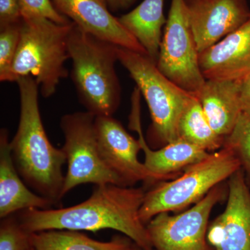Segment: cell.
Wrapping results in <instances>:
<instances>
[{"mask_svg": "<svg viewBox=\"0 0 250 250\" xmlns=\"http://www.w3.org/2000/svg\"><path fill=\"white\" fill-rule=\"evenodd\" d=\"M199 54L185 0H172L156 66L174 84L196 95L207 80Z\"/></svg>", "mask_w": 250, "mask_h": 250, "instance_id": "cell-8", "label": "cell"}, {"mask_svg": "<svg viewBox=\"0 0 250 250\" xmlns=\"http://www.w3.org/2000/svg\"><path fill=\"white\" fill-rule=\"evenodd\" d=\"M110 11H117L129 9L136 3V0H106Z\"/></svg>", "mask_w": 250, "mask_h": 250, "instance_id": "cell-27", "label": "cell"}, {"mask_svg": "<svg viewBox=\"0 0 250 250\" xmlns=\"http://www.w3.org/2000/svg\"><path fill=\"white\" fill-rule=\"evenodd\" d=\"M95 129L102 159L124 187H134L141 182L156 183L144 163L139 161L142 147L139 139L131 136L121 122L113 116H97Z\"/></svg>", "mask_w": 250, "mask_h": 250, "instance_id": "cell-10", "label": "cell"}, {"mask_svg": "<svg viewBox=\"0 0 250 250\" xmlns=\"http://www.w3.org/2000/svg\"><path fill=\"white\" fill-rule=\"evenodd\" d=\"M241 169L239 161L230 148L223 146L203 160L189 166L180 177L157 182L146 190L140 209L145 225L161 213L180 211L200 202L211 189Z\"/></svg>", "mask_w": 250, "mask_h": 250, "instance_id": "cell-5", "label": "cell"}, {"mask_svg": "<svg viewBox=\"0 0 250 250\" xmlns=\"http://www.w3.org/2000/svg\"><path fill=\"white\" fill-rule=\"evenodd\" d=\"M141 95L139 88H135L131 97L129 126L139 134V141L145 153V166L156 182L173 179L181 171L208 156L209 152L182 140L168 143L157 149L149 147L141 128Z\"/></svg>", "mask_w": 250, "mask_h": 250, "instance_id": "cell-14", "label": "cell"}, {"mask_svg": "<svg viewBox=\"0 0 250 250\" xmlns=\"http://www.w3.org/2000/svg\"><path fill=\"white\" fill-rule=\"evenodd\" d=\"M33 250V248H32V247H31V248H30V249H29V250Z\"/></svg>", "mask_w": 250, "mask_h": 250, "instance_id": "cell-29", "label": "cell"}, {"mask_svg": "<svg viewBox=\"0 0 250 250\" xmlns=\"http://www.w3.org/2000/svg\"><path fill=\"white\" fill-rule=\"evenodd\" d=\"M54 7L71 22L101 40L147 55L138 41L111 14L106 0H52Z\"/></svg>", "mask_w": 250, "mask_h": 250, "instance_id": "cell-13", "label": "cell"}, {"mask_svg": "<svg viewBox=\"0 0 250 250\" xmlns=\"http://www.w3.org/2000/svg\"><path fill=\"white\" fill-rule=\"evenodd\" d=\"M118 62L129 72L150 112L148 146L161 148L178 141L177 124L190 94L163 75L147 55L118 47Z\"/></svg>", "mask_w": 250, "mask_h": 250, "instance_id": "cell-6", "label": "cell"}, {"mask_svg": "<svg viewBox=\"0 0 250 250\" xmlns=\"http://www.w3.org/2000/svg\"><path fill=\"white\" fill-rule=\"evenodd\" d=\"M54 205L24 183L13 161L8 130H0V218L29 208L49 209Z\"/></svg>", "mask_w": 250, "mask_h": 250, "instance_id": "cell-16", "label": "cell"}, {"mask_svg": "<svg viewBox=\"0 0 250 250\" xmlns=\"http://www.w3.org/2000/svg\"><path fill=\"white\" fill-rule=\"evenodd\" d=\"M199 52L215 45L250 18L247 0H185Z\"/></svg>", "mask_w": 250, "mask_h": 250, "instance_id": "cell-12", "label": "cell"}, {"mask_svg": "<svg viewBox=\"0 0 250 250\" xmlns=\"http://www.w3.org/2000/svg\"><path fill=\"white\" fill-rule=\"evenodd\" d=\"M146 190L107 184L96 185L89 198L66 208H29L16 213L23 228L32 233L47 230L123 233L143 250H153L147 227L139 212Z\"/></svg>", "mask_w": 250, "mask_h": 250, "instance_id": "cell-1", "label": "cell"}, {"mask_svg": "<svg viewBox=\"0 0 250 250\" xmlns=\"http://www.w3.org/2000/svg\"><path fill=\"white\" fill-rule=\"evenodd\" d=\"M133 250H143L142 249H141V248H139V246H136V244H135V246L134 247V248H133Z\"/></svg>", "mask_w": 250, "mask_h": 250, "instance_id": "cell-28", "label": "cell"}, {"mask_svg": "<svg viewBox=\"0 0 250 250\" xmlns=\"http://www.w3.org/2000/svg\"><path fill=\"white\" fill-rule=\"evenodd\" d=\"M196 96L212 129L225 139L243 113L238 80H207Z\"/></svg>", "mask_w": 250, "mask_h": 250, "instance_id": "cell-17", "label": "cell"}, {"mask_svg": "<svg viewBox=\"0 0 250 250\" xmlns=\"http://www.w3.org/2000/svg\"><path fill=\"white\" fill-rule=\"evenodd\" d=\"M228 185L226 208L208 226L207 241L214 250H250V188L241 169Z\"/></svg>", "mask_w": 250, "mask_h": 250, "instance_id": "cell-11", "label": "cell"}, {"mask_svg": "<svg viewBox=\"0 0 250 250\" xmlns=\"http://www.w3.org/2000/svg\"><path fill=\"white\" fill-rule=\"evenodd\" d=\"M22 17L38 16L59 24H68L71 21L54 7L52 0H18Z\"/></svg>", "mask_w": 250, "mask_h": 250, "instance_id": "cell-24", "label": "cell"}, {"mask_svg": "<svg viewBox=\"0 0 250 250\" xmlns=\"http://www.w3.org/2000/svg\"><path fill=\"white\" fill-rule=\"evenodd\" d=\"M20 118L16 134L10 141L11 156L24 183L54 205L62 199L66 157L62 148L48 139L39 109V87L32 77H20Z\"/></svg>", "mask_w": 250, "mask_h": 250, "instance_id": "cell-2", "label": "cell"}, {"mask_svg": "<svg viewBox=\"0 0 250 250\" xmlns=\"http://www.w3.org/2000/svg\"><path fill=\"white\" fill-rule=\"evenodd\" d=\"M228 194L223 183L188 209L171 215L161 213L147 224L153 250H214L207 241L210 213Z\"/></svg>", "mask_w": 250, "mask_h": 250, "instance_id": "cell-9", "label": "cell"}, {"mask_svg": "<svg viewBox=\"0 0 250 250\" xmlns=\"http://www.w3.org/2000/svg\"><path fill=\"white\" fill-rule=\"evenodd\" d=\"M21 21L0 27V81L11 82V68L21 34Z\"/></svg>", "mask_w": 250, "mask_h": 250, "instance_id": "cell-22", "label": "cell"}, {"mask_svg": "<svg viewBox=\"0 0 250 250\" xmlns=\"http://www.w3.org/2000/svg\"><path fill=\"white\" fill-rule=\"evenodd\" d=\"M240 101L243 112H250V73L238 80Z\"/></svg>", "mask_w": 250, "mask_h": 250, "instance_id": "cell-26", "label": "cell"}, {"mask_svg": "<svg viewBox=\"0 0 250 250\" xmlns=\"http://www.w3.org/2000/svg\"><path fill=\"white\" fill-rule=\"evenodd\" d=\"M165 0H143L132 11L118 18L121 23L147 52V57L157 63L162 29L167 19L164 14Z\"/></svg>", "mask_w": 250, "mask_h": 250, "instance_id": "cell-18", "label": "cell"}, {"mask_svg": "<svg viewBox=\"0 0 250 250\" xmlns=\"http://www.w3.org/2000/svg\"><path fill=\"white\" fill-rule=\"evenodd\" d=\"M95 116L88 111L64 115L60 127L64 137L62 147L66 157L62 197L82 184H112L124 187L100 155L95 129Z\"/></svg>", "mask_w": 250, "mask_h": 250, "instance_id": "cell-7", "label": "cell"}, {"mask_svg": "<svg viewBox=\"0 0 250 250\" xmlns=\"http://www.w3.org/2000/svg\"><path fill=\"white\" fill-rule=\"evenodd\" d=\"M31 234L22 228L16 214L1 219L0 250L30 249Z\"/></svg>", "mask_w": 250, "mask_h": 250, "instance_id": "cell-23", "label": "cell"}, {"mask_svg": "<svg viewBox=\"0 0 250 250\" xmlns=\"http://www.w3.org/2000/svg\"><path fill=\"white\" fill-rule=\"evenodd\" d=\"M18 0H0V27L22 21Z\"/></svg>", "mask_w": 250, "mask_h": 250, "instance_id": "cell-25", "label": "cell"}, {"mask_svg": "<svg viewBox=\"0 0 250 250\" xmlns=\"http://www.w3.org/2000/svg\"><path fill=\"white\" fill-rule=\"evenodd\" d=\"M179 140L190 143L207 152H216L223 147L225 139L213 131L206 118L196 95H190L177 124Z\"/></svg>", "mask_w": 250, "mask_h": 250, "instance_id": "cell-20", "label": "cell"}, {"mask_svg": "<svg viewBox=\"0 0 250 250\" xmlns=\"http://www.w3.org/2000/svg\"><path fill=\"white\" fill-rule=\"evenodd\" d=\"M118 46L98 39L73 23L68 40L70 77L86 111L113 116L121 103V85L116 70Z\"/></svg>", "mask_w": 250, "mask_h": 250, "instance_id": "cell-3", "label": "cell"}, {"mask_svg": "<svg viewBox=\"0 0 250 250\" xmlns=\"http://www.w3.org/2000/svg\"><path fill=\"white\" fill-rule=\"evenodd\" d=\"M223 146L234 153L250 188V112L241 113L234 129L225 138Z\"/></svg>", "mask_w": 250, "mask_h": 250, "instance_id": "cell-21", "label": "cell"}, {"mask_svg": "<svg viewBox=\"0 0 250 250\" xmlns=\"http://www.w3.org/2000/svg\"><path fill=\"white\" fill-rule=\"evenodd\" d=\"M33 250H34V249H33Z\"/></svg>", "mask_w": 250, "mask_h": 250, "instance_id": "cell-30", "label": "cell"}, {"mask_svg": "<svg viewBox=\"0 0 250 250\" xmlns=\"http://www.w3.org/2000/svg\"><path fill=\"white\" fill-rule=\"evenodd\" d=\"M72 25V22L59 24L41 16L22 17L11 82L32 77L43 98L54 95L61 81L69 75L65 62L70 59L68 40Z\"/></svg>", "mask_w": 250, "mask_h": 250, "instance_id": "cell-4", "label": "cell"}, {"mask_svg": "<svg viewBox=\"0 0 250 250\" xmlns=\"http://www.w3.org/2000/svg\"><path fill=\"white\" fill-rule=\"evenodd\" d=\"M34 250H133L135 243L127 236L98 241L78 231L47 230L31 234Z\"/></svg>", "mask_w": 250, "mask_h": 250, "instance_id": "cell-19", "label": "cell"}, {"mask_svg": "<svg viewBox=\"0 0 250 250\" xmlns=\"http://www.w3.org/2000/svg\"><path fill=\"white\" fill-rule=\"evenodd\" d=\"M206 80H238L250 73V18L243 25L199 54Z\"/></svg>", "mask_w": 250, "mask_h": 250, "instance_id": "cell-15", "label": "cell"}]
</instances>
